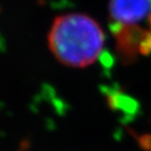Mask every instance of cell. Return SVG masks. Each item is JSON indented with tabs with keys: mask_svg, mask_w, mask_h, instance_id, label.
Here are the masks:
<instances>
[{
	"mask_svg": "<svg viewBox=\"0 0 151 151\" xmlns=\"http://www.w3.org/2000/svg\"><path fill=\"white\" fill-rule=\"evenodd\" d=\"M48 42L52 52L61 63L71 67H84L100 57L104 35L90 17L67 14L54 21Z\"/></svg>",
	"mask_w": 151,
	"mask_h": 151,
	"instance_id": "obj_1",
	"label": "cell"
},
{
	"mask_svg": "<svg viewBox=\"0 0 151 151\" xmlns=\"http://www.w3.org/2000/svg\"><path fill=\"white\" fill-rule=\"evenodd\" d=\"M109 12L116 33L151 15V0H110Z\"/></svg>",
	"mask_w": 151,
	"mask_h": 151,
	"instance_id": "obj_2",
	"label": "cell"
}]
</instances>
